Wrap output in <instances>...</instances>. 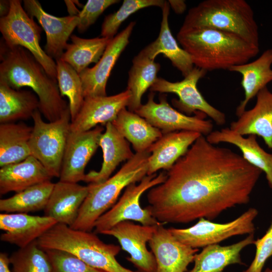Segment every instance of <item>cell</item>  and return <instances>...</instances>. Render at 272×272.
Segmentation results:
<instances>
[{
	"instance_id": "17",
	"label": "cell",
	"mask_w": 272,
	"mask_h": 272,
	"mask_svg": "<svg viewBox=\"0 0 272 272\" xmlns=\"http://www.w3.org/2000/svg\"><path fill=\"white\" fill-rule=\"evenodd\" d=\"M23 4L28 15L35 18L45 32V52L52 59H60L67 46V41L78 25V16H53L46 13L36 0H24Z\"/></svg>"
},
{
	"instance_id": "32",
	"label": "cell",
	"mask_w": 272,
	"mask_h": 272,
	"mask_svg": "<svg viewBox=\"0 0 272 272\" xmlns=\"http://www.w3.org/2000/svg\"><path fill=\"white\" fill-rule=\"evenodd\" d=\"M160 64L148 57L141 51L132 60L128 72L127 89L131 93L128 110L135 112L142 105V97L157 79Z\"/></svg>"
},
{
	"instance_id": "24",
	"label": "cell",
	"mask_w": 272,
	"mask_h": 272,
	"mask_svg": "<svg viewBox=\"0 0 272 272\" xmlns=\"http://www.w3.org/2000/svg\"><path fill=\"white\" fill-rule=\"evenodd\" d=\"M51 178L41 163L31 155L21 162L1 167L0 193H18Z\"/></svg>"
},
{
	"instance_id": "7",
	"label": "cell",
	"mask_w": 272,
	"mask_h": 272,
	"mask_svg": "<svg viewBox=\"0 0 272 272\" xmlns=\"http://www.w3.org/2000/svg\"><path fill=\"white\" fill-rule=\"evenodd\" d=\"M33 129L29 141L31 155L38 160L52 177H59L71 117L69 107L61 117L45 122L38 109L32 115Z\"/></svg>"
},
{
	"instance_id": "1",
	"label": "cell",
	"mask_w": 272,
	"mask_h": 272,
	"mask_svg": "<svg viewBox=\"0 0 272 272\" xmlns=\"http://www.w3.org/2000/svg\"><path fill=\"white\" fill-rule=\"evenodd\" d=\"M262 171L232 150L214 146L201 135L151 188L146 207L160 223H188L215 219L247 204Z\"/></svg>"
},
{
	"instance_id": "33",
	"label": "cell",
	"mask_w": 272,
	"mask_h": 272,
	"mask_svg": "<svg viewBox=\"0 0 272 272\" xmlns=\"http://www.w3.org/2000/svg\"><path fill=\"white\" fill-rule=\"evenodd\" d=\"M60 59L80 74L92 63H97L111 39L105 37L85 39L72 35Z\"/></svg>"
},
{
	"instance_id": "5",
	"label": "cell",
	"mask_w": 272,
	"mask_h": 272,
	"mask_svg": "<svg viewBox=\"0 0 272 272\" xmlns=\"http://www.w3.org/2000/svg\"><path fill=\"white\" fill-rule=\"evenodd\" d=\"M42 249H55L72 253L89 265L105 272H138L122 266L116 256L121 247L106 244L94 233L57 223L37 240Z\"/></svg>"
},
{
	"instance_id": "34",
	"label": "cell",
	"mask_w": 272,
	"mask_h": 272,
	"mask_svg": "<svg viewBox=\"0 0 272 272\" xmlns=\"http://www.w3.org/2000/svg\"><path fill=\"white\" fill-rule=\"evenodd\" d=\"M54 183L48 180L0 200V211L6 213H27L44 210Z\"/></svg>"
},
{
	"instance_id": "30",
	"label": "cell",
	"mask_w": 272,
	"mask_h": 272,
	"mask_svg": "<svg viewBox=\"0 0 272 272\" xmlns=\"http://www.w3.org/2000/svg\"><path fill=\"white\" fill-rule=\"evenodd\" d=\"M32 129L24 122L0 124L1 167L21 162L31 155L29 141Z\"/></svg>"
},
{
	"instance_id": "40",
	"label": "cell",
	"mask_w": 272,
	"mask_h": 272,
	"mask_svg": "<svg viewBox=\"0 0 272 272\" xmlns=\"http://www.w3.org/2000/svg\"><path fill=\"white\" fill-rule=\"evenodd\" d=\"M255 257L249 267L243 272H261L267 259L272 256V222L265 234L255 240Z\"/></svg>"
},
{
	"instance_id": "39",
	"label": "cell",
	"mask_w": 272,
	"mask_h": 272,
	"mask_svg": "<svg viewBox=\"0 0 272 272\" xmlns=\"http://www.w3.org/2000/svg\"><path fill=\"white\" fill-rule=\"evenodd\" d=\"M118 0H89L78 15L79 22L77 26L79 32H85L93 24L105 10Z\"/></svg>"
},
{
	"instance_id": "29",
	"label": "cell",
	"mask_w": 272,
	"mask_h": 272,
	"mask_svg": "<svg viewBox=\"0 0 272 272\" xmlns=\"http://www.w3.org/2000/svg\"><path fill=\"white\" fill-rule=\"evenodd\" d=\"M111 123L122 137L131 144L135 153L149 151L163 135L159 129L126 108L120 112Z\"/></svg>"
},
{
	"instance_id": "20",
	"label": "cell",
	"mask_w": 272,
	"mask_h": 272,
	"mask_svg": "<svg viewBox=\"0 0 272 272\" xmlns=\"http://www.w3.org/2000/svg\"><path fill=\"white\" fill-rule=\"evenodd\" d=\"M202 135L193 131L180 130L163 134L150 147L147 175L160 169L169 170Z\"/></svg>"
},
{
	"instance_id": "9",
	"label": "cell",
	"mask_w": 272,
	"mask_h": 272,
	"mask_svg": "<svg viewBox=\"0 0 272 272\" xmlns=\"http://www.w3.org/2000/svg\"><path fill=\"white\" fill-rule=\"evenodd\" d=\"M165 172L145 176L139 184L128 185L119 200L95 222V232L101 234L117 224L124 221H134L145 226L165 224L154 218L149 210L143 209L140 198L147 190L163 183L166 179Z\"/></svg>"
},
{
	"instance_id": "37",
	"label": "cell",
	"mask_w": 272,
	"mask_h": 272,
	"mask_svg": "<svg viewBox=\"0 0 272 272\" xmlns=\"http://www.w3.org/2000/svg\"><path fill=\"white\" fill-rule=\"evenodd\" d=\"M163 0H124L119 9L106 16L101 27L102 37L113 39L121 24L130 15L138 11L150 7H163Z\"/></svg>"
},
{
	"instance_id": "8",
	"label": "cell",
	"mask_w": 272,
	"mask_h": 272,
	"mask_svg": "<svg viewBox=\"0 0 272 272\" xmlns=\"http://www.w3.org/2000/svg\"><path fill=\"white\" fill-rule=\"evenodd\" d=\"M8 14L0 18L2 39L9 47L19 46L30 51L51 77L56 79V64L40 45L41 27L22 6L21 1L10 0Z\"/></svg>"
},
{
	"instance_id": "46",
	"label": "cell",
	"mask_w": 272,
	"mask_h": 272,
	"mask_svg": "<svg viewBox=\"0 0 272 272\" xmlns=\"http://www.w3.org/2000/svg\"><path fill=\"white\" fill-rule=\"evenodd\" d=\"M271 272H272V270H271Z\"/></svg>"
},
{
	"instance_id": "22",
	"label": "cell",
	"mask_w": 272,
	"mask_h": 272,
	"mask_svg": "<svg viewBox=\"0 0 272 272\" xmlns=\"http://www.w3.org/2000/svg\"><path fill=\"white\" fill-rule=\"evenodd\" d=\"M230 128L241 135L254 134L262 137L272 149V92L266 87L256 95L255 106L245 110Z\"/></svg>"
},
{
	"instance_id": "45",
	"label": "cell",
	"mask_w": 272,
	"mask_h": 272,
	"mask_svg": "<svg viewBox=\"0 0 272 272\" xmlns=\"http://www.w3.org/2000/svg\"><path fill=\"white\" fill-rule=\"evenodd\" d=\"M271 270L269 268H267L264 272H271Z\"/></svg>"
},
{
	"instance_id": "44",
	"label": "cell",
	"mask_w": 272,
	"mask_h": 272,
	"mask_svg": "<svg viewBox=\"0 0 272 272\" xmlns=\"http://www.w3.org/2000/svg\"><path fill=\"white\" fill-rule=\"evenodd\" d=\"M10 10V1L1 0L0 1L1 18L6 16Z\"/></svg>"
},
{
	"instance_id": "16",
	"label": "cell",
	"mask_w": 272,
	"mask_h": 272,
	"mask_svg": "<svg viewBox=\"0 0 272 272\" xmlns=\"http://www.w3.org/2000/svg\"><path fill=\"white\" fill-rule=\"evenodd\" d=\"M130 98L131 93L127 89L112 96L85 98L79 113L71 122V131L85 132L98 124L112 122L120 112L128 106Z\"/></svg>"
},
{
	"instance_id": "14",
	"label": "cell",
	"mask_w": 272,
	"mask_h": 272,
	"mask_svg": "<svg viewBox=\"0 0 272 272\" xmlns=\"http://www.w3.org/2000/svg\"><path fill=\"white\" fill-rule=\"evenodd\" d=\"M104 128L98 125L85 132L69 134L61 164L59 180L78 183L84 181L85 169L99 147Z\"/></svg>"
},
{
	"instance_id": "10",
	"label": "cell",
	"mask_w": 272,
	"mask_h": 272,
	"mask_svg": "<svg viewBox=\"0 0 272 272\" xmlns=\"http://www.w3.org/2000/svg\"><path fill=\"white\" fill-rule=\"evenodd\" d=\"M257 215V210L251 208L228 223H216L200 218L189 228H170L169 230L177 240L187 246L193 248L205 247L234 236L254 233L253 220Z\"/></svg>"
},
{
	"instance_id": "43",
	"label": "cell",
	"mask_w": 272,
	"mask_h": 272,
	"mask_svg": "<svg viewBox=\"0 0 272 272\" xmlns=\"http://www.w3.org/2000/svg\"><path fill=\"white\" fill-rule=\"evenodd\" d=\"M66 5L67 11L70 16H78L79 11L75 6V4L78 2V1H64Z\"/></svg>"
},
{
	"instance_id": "36",
	"label": "cell",
	"mask_w": 272,
	"mask_h": 272,
	"mask_svg": "<svg viewBox=\"0 0 272 272\" xmlns=\"http://www.w3.org/2000/svg\"><path fill=\"white\" fill-rule=\"evenodd\" d=\"M13 272H51V265L45 251L37 240L19 248L10 257Z\"/></svg>"
},
{
	"instance_id": "42",
	"label": "cell",
	"mask_w": 272,
	"mask_h": 272,
	"mask_svg": "<svg viewBox=\"0 0 272 272\" xmlns=\"http://www.w3.org/2000/svg\"><path fill=\"white\" fill-rule=\"evenodd\" d=\"M10 257L6 253H0V272H13L9 268Z\"/></svg>"
},
{
	"instance_id": "15",
	"label": "cell",
	"mask_w": 272,
	"mask_h": 272,
	"mask_svg": "<svg viewBox=\"0 0 272 272\" xmlns=\"http://www.w3.org/2000/svg\"><path fill=\"white\" fill-rule=\"evenodd\" d=\"M135 22L129 24L112 39L103 55L92 67H87L79 75L84 98L106 96L109 77L117 60L129 43Z\"/></svg>"
},
{
	"instance_id": "28",
	"label": "cell",
	"mask_w": 272,
	"mask_h": 272,
	"mask_svg": "<svg viewBox=\"0 0 272 272\" xmlns=\"http://www.w3.org/2000/svg\"><path fill=\"white\" fill-rule=\"evenodd\" d=\"M254 241L253 233L232 245L220 246L216 244L205 247L200 253L195 254L193 268L186 272H223L229 265L242 264L240 252Z\"/></svg>"
},
{
	"instance_id": "3",
	"label": "cell",
	"mask_w": 272,
	"mask_h": 272,
	"mask_svg": "<svg viewBox=\"0 0 272 272\" xmlns=\"http://www.w3.org/2000/svg\"><path fill=\"white\" fill-rule=\"evenodd\" d=\"M177 39L194 66L207 72L248 62L259 51L236 34L207 27H181Z\"/></svg>"
},
{
	"instance_id": "35",
	"label": "cell",
	"mask_w": 272,
	"mask_h": 272,
	"mask_svg": "<svg viewBox=\"0 0 272 272\" xmlns=\"http://www.w3.org/2000/svg\"><path fill=\"white\" fill-rule=\"evenodd\" d=\"M56 60L57 80L60 94L69 100L71 121L79 113L85 98L82 82L78 72L69 63L61 59Z\"/></svg>"
},
{
	"instance_id": "13",
	"label": "cell",
	"mask_w": 272,
	"mask_h": 272,
	"mask_svg": "<svg viewBox=\"0 0 272 272\" xmlns=\"http://www.w3.org/2000/svg\"><path fill=\"white\" fill-rule=\"evenodd\" d=\"M159 225H137L130 221H124L101 234L116 238L122 249L130 254L127 260L141 271L156 272L157 264L154 255L146 245Z\"/></svg>"
},
{
	"instance_id": "38",
	"label": "cell",
	"mask_w": 272,
	"mask_h": 272,
	"mask_svg": "<svg viewBox=\"0 0 272 272\" xmlns=\"http://www.w3.org/2000/svg\"><path fill=\"white\" fill-rule=\"evenodd\" d=\"M44 250L51 265V272H105L91 267L70 252L55 249Z\"/></svg>"
},
{
	"instance_id": "11",
	"label": "cell",
	"mask_w": 272,
	"mask_h": 272,
	"mask_svg": "<svg viewBox=\"0 0 272 272\" xmlns=\"http://www.w3.org/2000/svg\"><path fill=\"white\" fill-rule=\"evenodd\" d=\"M154 99V93L151 92L147 103L142 104L135 113L159 129L163 134L188 130L208 135L213 131L212 122L205 119L207 116L205 113L196 111L194 116L187 115L172 107L165 95L160 96L159 103L155 102Z\"/></svg>"
},
{
	"instance_id": "27",
	"label": "cell",
	"mask_w": 272,
	"mask_h": 272,
	"mask_svg": "<svg viewBox=\"0 0 272 272\" xmlns=\"http://www.w3.org/2000/svg\"><path fill=\"white\" fill-rule=\"evenodd\" d=\"M272 49L265 50L251 62L234 65L228 70L242 76L241 85L244 91V98L237 106L236 114L239 117L245 110L250 100L272 81Z\"/></svg>"
},
{
	"instance_id": "26",
	"label": "cell",
	"mask_w": 272,
	"mask_h": 272,
	"mask_svg": "<svg viewBox=\"0 0 272 272\" xmlns=\"http://www.w3.org/2000/svg\"><path fill=\"white\" fill-rule=\"evenodd\" d=\"M206 139L213 145L227 143L237 147L245 160L265 173L268 185L272 188V154L259 146L256 135L250 134L244 138L230 128H225L212 131Z\"/></svg>"
},
{
	"instance_id": "2",
	"label": "cell",
	"mask_w": 272,
	"mask_h": 272,
	"mask_svg": "<svg viewBox=\"0 0 272 272\" xmlns=\"http://www.w3.org/2000/svg\"><path fill=\"white\" fill-rule=\"evenodd\" d=\"M0 59V82L16 90L31 88L39 100L38 110L48 122L61 117L69 105L60 94L57 80L30 51L19 46H8L1 39Z\"/></svg>"
},
{
	"instance_id": "6",
	"label": "cell",
	"mask_w": 272,
	"mask_h": 272,
	"mask_svg": "<svg viewBox=\"0 0 272 272\" xmlns=\"http://www.w3.org/2000/svg\"><path fill=\"white\" fill-rule=\"evenodd\" d=\"M183 27H207L236 34L259 46V32L253 11L245 0H206L192 7Z\"/></svg>"
},
{
	"instance_id": "31",
	"label": "cell",
	"mask_w": 272,
	"mask_h": 272,
	"mask_svg": "<svg viewBox=\"0 0 272 272\" xmlns=\"http://www.w3.org/2000/svg\"><path fill=\"white\" fill-rule=\"evenodd\" d=\"M38 108L39 100L33 92L14 89L0 82L1 123L28 119Z\"/></svg>"
},
{
	"instance_id": "4",
	"label": "cell",
	"mask_w": 272,
	"mask_h": 272,
	"mask_svg": "<svg viewBox=\"0 0 272 272\" xmlns=\"http://www.w3.org/2000/svg\"><path fill=\"white\" fill-rule=\"evenodd\" d=\"M150 155L149 151L135 153L113 176L102 183H90L88 193L70 227L91 232L96 221L114 205L122 190L147 175Z\"/></svg>"
},
{
	"instance_id": "21",
	"label": "cell",
	"mask_w": 272,
	"mask_h": 272,
	"mask_svg": "<svg viewBox=\"0 0 272 272\" xmlns=\"http://www.w3.org/2000/svg\"><path fill=\"white\" fill-rule=\"evenodd\" d=\"M88 191V185L59 180L54 183L44 210L45 216L53 218L58 223L71 226Z\"/></svg>"
},
{
	"instance_id": "41",
	"label": "cell",
	"mask_w": 272,
	"mask_h": 272,
	"mask_svg": "<svg viewBox=\"0 0 272 272\" xmlns=\"http://www.w3.org/2000/svg\"><path fill=\"white\" fill-rule=\"evenodd\" d=\"M168 2L170 6L177 14H182L186 10V5L184 1L169 0Z\"/></svg>"
},
{
	"instance_id": "12",
	"label": "cell",
	"mask_w": 272,
	"mask_h": 272,
	"mask_svg": "<svg viewBox=\"0 0 272 272\" xmlns=\"http://www.w3.org/2000/svg\"><path fill=\"white\" fill-rule=\"evenodd\" d=\"M207 73V71L194 66L190 73L179 82H172L162 78H157L150 90L152 92L175 94L179 99H173L172 103L181 112L191 116L196 111H201L211 117L218 125H223L226 121L225 114L208 103L197 89L198 81Z\"/></svg>"
},
{
	"instance_id": "18",
	"label": "cell",
	"mask_w": 272,
	"mask_h": 272,
	"mask_svg": "<svg viewBox=\"0 0 272 272\" xmlns=\"http://www.w3.org/2000/svg\"><path fill=\"white\" fill-rule=\"evenodd\" d=\"M163 225L157 227L149 242L156 261V272H186L198 250L179 241Z\"/></svg>"
},
{
	"instance_id": "23",
	"label": "cell",
	"mask_w": 272,
	"mask_h": 272,
	"mask_svg": "<svg viewBox=\"0 0 272 272\" xmlns=\"http://www.w3.org/2000/svg\"><path fill=\"white\" fill-rule=\"evenodd\" d=\"M99 142L103 152V163L98 171H91L86 174L85 182L100 183L108 179L117 166L128 161L134 155L129 142L117 131L111 122L106 125Z\"/></svg>"
},
{
	"instance_id": "19",
	"label": "cell",
	"mask_w": 272,
	"mask_h": 272,
	"mask_svg": "<svg viewBox=\"0 0 272 272\" xmlns=\"http://www.w3.org/2000/svg\"><path fill=\"white\" fill-rule=\"evenodd\" d=\"M57 223L48 216H32L27 213L0 214V229L5 231L1 240L24 248L37 240Z\"/></svg>"
},
{
	"instance_id": "25",
	"label": "cell",
	"mask_w": 272,
	"mask_h": 272,
	"mask_svg": "<svg viewBox=\"0 0 272 272\" xmlns=\"http://www.w3.org/2000/svg\"><path fill=\"white\" fill-rule=\"evenodd\" d=\"M170 7L168 2L165 1L162 8V18L159 35L141 51L153 60L159 54H163L185 77L194 66L190 55L179 46L171 32L168 22Z\"/></svg>"
}]
</instances>
